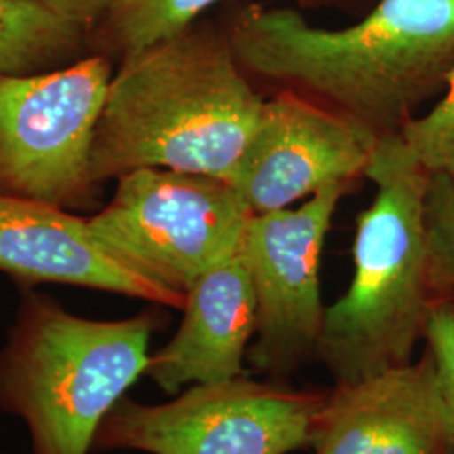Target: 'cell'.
<instances>
[{
    "label": "cell",
    "mask_w": 454,
    "mask_h": 454,
    "mask_svg": "<svg viewBox=\"0 0 454 454\" xmlns=\"http://www.w3.org/2000/svg\"><path fill=\"white\" fill-rule=\"evenodd\" d=\"M246 73L395 135L446 86L454 67V0H377L348 27L326 29L290 7L251 5L227 34Z\"/></svg>",
    "instance_id": "1"
},
{
    "label": "cell",
    "mask_w": 454,
    "mask_h": 454,
    "mask_svg": "<svg viewBox=\"0 0 454 454\" xmlns=\"http://www.w3.org/2000/svg\"><path fill=\"white\" fill-rule=\"evenodd\" d=\"M262 105L227 35L191 27L123 58L98 118L91 180L140 168L229 180Z\"/></svg>",
    "instance_id": "2"
},
{
    "label": "cell",
    "mask_w": 454,
    "mask_h": 454,
    "mask_svg": "<svg viewBox=\"0 0 454 454\" xmlns=\"http://www.w3.org/2000/svg\"><path fill=\"white\" fill-rule=\"evenodd\" d=\"M365 177L372 204L360 212L348 290L325 309L317 357L352 384L412 362L436 298L429 278V174L399 133L380 137Z\"/></svg>",
    "instance_id": "3"
},
{
    "label": "cell",
    "mask_w": 454,
    "mask_h": 454,
    "mask_svg": "<svg viewBox=\"0 0 454 454\" xmlns=\"http://www.w3.org/2000/svg\"><path fill=\"white\" fill-rule=\"evenodd\" d=\"M157 326L152 311L91 320L22 293L0 347V412L26 424L33 454H93L99 426L145 375Z\"/></svg>",
    "instance_id": "4"
},
{
    "label": "cell",
    "mask_w": 454,
    "mask_h": 454,
    "mask_svg": "<svg viewBox=\"0 0 454 454\" xmlns=\"http://www.w3.org/2000/svg\"><path fill=\"white\" fill-rule=\"evenodd\" d=\"M251 217L227 180L140 168L118 179L112 202L88 223L114 258L185 296L200 276L241 251Z\"/></svg>",
    "instance_id": "5"
},
{
    "label": "cell",
    "mask_w": 454,
    "mask_h": 454,
    "mask_svg": "<svg viewBox=\"0 0 454 454\" xmlns=\"http://www.w3.org/2000/svg\"><path fill=\"white\" fill-rule=\"evenodd\" d=\"M325 397L247 375L195 384L162 404L125 395L99 426L93 454H290L309 448Z\"/></svg>",
    "instance_id": "6"
},
{
    "label": "cell",
    "mask_w": 454,
    "mask_h": 454,
    "mask_svg": "<svg viewBox=\"0 0 454 454\" xmlns=\"http://www.w3.org/2000/svg\"><path fill=\"white\" fill-rule=\"evenodd\" d=\"M112 78L103 54L0 78L2 194L66 207L91 192L93 137Z\"/></svg>",
    "instance_id": "7"
},
{
    "label": "cell",
    "mask_w": 454,
    "mask_h": 454,
    "mask_svg": "<svg viewBox=\"0 0 454 454\" xmlns=\"http://www.w3.org/2000/svg\"><path fill=\"white\" fill-rule=\"evenodd\" d=\"M350 184H332L300 207L253 214L244 260L256 294V340L247 362L285 379L317 357L324 326L320 260L332 219Z\"/></svg>",
    "instance_id": "8"
},
{
    "label": "cell",
    "mask_w": 454,
    "mask_h": 454,
    "mask_svg": "<svg viewBox=\"0 0 454 454\" xmlns=\"http://www.w3.org/2000/svg\"><path fill=\"white\" fill-rule=\"evenodd\" d=\"M380 137L347 114L290 88L264 99L231 182L253 214L292 207L332 184H350Z\"/></svg>",
    "instance_id": "9"
},
{
    "label": "cell",
    "mask_w": 454,
    "mask_h": 454,
    "mask_svg": "<svg viewBox=\"0 0 454 454\" xmlns=\"http://www.w3.org/2000/svg\"><path fill=\"white\" fill-rule=\"evenodd\" d=\"M309 448L313 454H454L429 352L416 364L326 390Z\"/></svg>",
    "instance_id": "10"
},
{
    "label": "cell",
    "mask_w": 454,
    "mask_h": 454,
    "mask_svg": "<svg viewBox=\"0 0 454 454\" xmlns=\"http://www.w3.org/2000/svg\"><path fill=\"white\" fill-rule=\"evenodd\" d=\"M0 192V271L22 285L59 283L184 309L185 296L130 270L98 241L88 219Z\"/></svg>",
    "instance_id": "11"
},
{
    "label": "cell",
    "mask_w": 454,
    "mask_h": 454,
    "mask_svg": "<svg viewBox=\"0 0 454 454\" xmlns=\"http://www.w3.org/2000/svg\"><path fill=\"white\" fill-rule=\"evenodd\" d=\"M182 309L177 333L150 356L146 377L176 395L195 384L247 375L244 358L256 333L258 309L243 251L200 276Z\"/></svg>",
    "instance_id": "12"
},
{
    "label": "cell",
    "mask_w": 454,
    "mask_h": 454,
    "mask_svg": "<svg viewBox=\"0 0 454 454\" xmlns=\"http://www.w3.org/2000/svg\"><path fill=\"white\" fill-rule=\"evenodd\" d=\"M86 33L37 0H0V78L63 67L82 52Z\"/></svg>",
    "instance_id": "13"
},
{
    "label": "cell",
    "mask_w": 454,
    "mask_h": 454,
    "mask_svg": "<svg viewBox=\"0 0 454 454\" xmlns=\"http://www.w3.org/2000/svg\"><path fill=\"white\" fill-rule=\"evenodd\" d=\"M219 0H114L101 22L110 48L123 58L192 27Z\"/></svg>",
    "instance_id": "14"
},
{
    "label": "cell",
    "mask_w": 454,
    "mask_h": 454,
    "mask_svg": "<svg viewBox=\"0 0 454 454\" xmlns=\"http://www.w3.org/2000/svg\"><path fill=\"white\" fill-rule=\"evenodd\" d=\"M431 176V174H429ZM429 278L436 303L454 305V179L431 176L426 194Z\"/></svg>",
    "instance_id": "15"
},
{
    "label": "cell",
    "mask_w": 454,
    "mask_h": 454,
    "mask_svg": "<svg viewBox=\"0 0 454 454\" xmlns=\"http://www.w3.org/2000/svg\"><path fill=\"white\" fill-rule=\"evenodd\" d=\"M399 135L427 174L454 179V67L442 98L427 114L411 118Z\"/></svg>",
    "instance_id": "16"
},
{
    "label": "cell",
    "mask_w": 454,
    "mask_h": 454,
    "mask_svg": "<svg viewBox=\"0 0 454 454\" xmlns=\"http://www.w3.org/2000/svg\"><path fill=\"white\" fill-rule=\"evenodd\" d=\"M424 339L427 341V352L436 365L439 389L454 436V307L451 303H436L429 315Z\"/></svg>",
    "instance_id": "17"
},
{
    "label": "cell",
    "mask_w": 454,
    "mask_h": 454,
    "mask_svg": "<svg viewBox=\"0 0 454 454\" xmlns=\"http://www.w3.org/2000/svg\"><path fill=\"white\" fill-rule=\"evenodd\" d=\"M51 11L66 17L86 31L101 24L114 0H37Z\"/></svg>",
    "instance_id": "18"
}]
</instances>
